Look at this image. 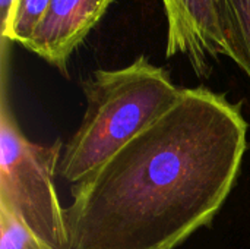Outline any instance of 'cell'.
I'll use <instances>...</instances> for the list:
<instances>
[{"instance_id": "obj_1", "label": "cell", "mask_w": 250, "mask_h": 249, "mask_svg": "<svg viewBox=\"0 0 250 249\" xmlns=\"http://www.w3.org/2000/svg\"><path fill=\"white\" fill-rule=\"evenodd\" d=\"M249 125L207 87L174 106L72 186L69 249H176L209 226L236 185Z\"/></svg>"}, {"instance_id": "obj_2", "label": "cell", "mask_w": 250, "mask_h": 249, "mask_svg": "<svg viewBox=\"0 0 250 249\" xmlns=\"http://www.w3.org/2000/svg\"><path fill=\"white\" fill-rule=\"evenodd\" d=\"M86 110L63 147L59 176L72 186L94 175L120 148L166 114L183 88L139 56L120 69H98L82 82Z\"/></svg>"}, {"instance_id": "obj_3", "label": "cell", "mask_w": 250, "mask_h": 249, "mask_svg": "<svg viewBox=\"0 0 250 249\" xmlns=\"http://www.w3.org/2000/svg\"><path fill=\"white\" fill-rule=\"evenodd\" d=\"M63 145L29 141L21 131L7 94L0 103V207L13 213L54 249H69L64 208L54 178Z\"/></svg>"}, {"instance_id": "obj_4", "label": "cell", "mask_w": 250, "mask_h": 249, "mask_svg": "<svg viewBox=\"0 0 250 249\" xmlns=\"http://www.w3.org/2000/svg\"><path fill=\"white\" fill-rule=\"evenodd\" d=\"M167 18V57L185 56L199 78L227 54L220 25L218 0H163Z\"/></svg>"}, {"instance_id": "obj_5", "label": "cell", "mask_w": 250, "mask_h": 249, "mask_svg": "<svg viewBox=\"0 0 250 249\" xmlns=\"http://www.w3.org/2000/svg\"><path fill=\"white\" fill-rule=\"evenodd\" d=\"M113 0H51L23 47L67 75L75 50L100 22Z\"/></svg>"}, {"instance_id": "obj_6", "label": "cell", "mask_w": 250, "mask_h": 249, "mask_svg": "<svg viewBox=\"0 0 250 249\" xmlns=\"http://www.w3.org/2000/svg\"><path fill=\"white\" fill-rule=\"evenodd\" d=\"M227 57L250 79V0H218Z\"/></svg>"}, {"instance_id": "obj_7", "label": "cell", "mask_w": 250, "mask_h": 249, "mask_svg": "<svg viewBox=\"0 0 250 249\" xmlns=\"http://www.w3.org/2000/svg\"><path fill=\"white\" fill-rule=\"evenodd\" d=\"M51 0H13L6 22L0 26L3 40L23 45L44 16Z\"/></svg>"}, {"instance_id": "obj_8", "label": "cell", "mask_w": 250, "mask_h": 249, "mask_svg": "<svg viewBox=\"0 0 250 249\" xmlns=\"http://www.w3.org/2000/svg\"><path fill=\"white\" fill-rule=\"evenodd\" d=\"M0 249H54L13 213L0 207Z\"/></svg>"}, {"instance_id": "obj_9", "label": "cell", "mask_w": 250, "mask_h": 249, "mask_svg": "<svg viewBox=\"0 0 250 249\" xmlns=\"http://www.w3.org/2000/svg\"><path fill=\"white\" fill-rule=\"evenodd\" d=\"M12 3H13V0H0V10H1L0 26L6 22V19L9 16V12H10V7H12Z\"/></svg>"}]
</instances>
